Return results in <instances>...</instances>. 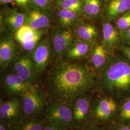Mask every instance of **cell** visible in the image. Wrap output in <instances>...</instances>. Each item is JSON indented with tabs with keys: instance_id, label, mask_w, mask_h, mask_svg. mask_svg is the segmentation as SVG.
<instances>
[{
	"instance_id": "7a4b0ae2",
	"label": "cell",
	"mask_w": 130,
	"mask_h": 130,
	"mask_svg": "<svg viewBox=\"0 0 130 130\" xmlns=\"http://www.w3.org/2000/svg\"><path fill=\"white\" fill-rule=\"evenodd\" d=\"M95 92L118 102L130 98V61L122 55L112 56L96 80Z\"/></svg>"
},
{
	"instance_id": "ba28073f",
	"label": "cell",
	"mask_w": 130,
	"mask_h": 130,
	"mask_svg": "<svg viewBox=\"0 0 130 130\" xmlns=\"http://www.w3.org/2000/svg\"><path fill=\"white\" fill-rule=\"evenodd\" d=\"M75 39L74 31L70 28H61L55 30L51 37L53 57L60 60L65 56Z\"/></svg>"
},
{
	"instance_id": "4dcf8cb0",
	"label": "cell",
	"mask_w": 130,
	"mask_h": 130,
	"mask_svg": "<svg viewBox=\"0 0 130 130\" xmlns=\"http://www.w3.org/2000/svg\"><path fill=\"white\" fill-rule=\"evenodd\" d=\"M118 49L121 52L123 56L130 61V46L120 45Z\"/></svg>"
},
{
	"instance_id": "277c9868",
	"label": "cell",
	"mask_w": 130,
	"mask_h": 130,
	"mask_svg": "<svg viewBox=\"0 0 130 130\" xmlns=\"http://www.w3.org/2000/svg\"><path fill=\"white\" fill-rule=\"evenodd\" d=\"M94 95L93 92L85 93L70 103L73 115L71 127L82 130L90 125V112Z\"/></svg>"
},
{
	"instance_id": "f1b7e54d",
	"label": "cell",
	"mask_w": 130,
	"mask_h": 130,
	"mask_svg": "<svg viewBox=\"0 0 130 130\" xmlns=\"http://www.w3.org/2000/svg\"><path fill=\"white\" fill-rule=\"evenodd\" d=\"M107 127L110 130H130V124L113 122Z\"/></svg>"
},
{
	"instance_id": "d6a6232c",
	"label": "cell",
	"mask_w": 130,
	"mask_h": 130,
	"mask_svg": "<svg viewBox=\"0 0 130 130\" xmlns=\"http://www.w3.org/2000/svg\"><path fill=\"white\" fill-rule=\"evenodd\" d=\"M82 130H110L107 127L99 126L90 125Z\"/></svg>"
},
{
	"instance_id": "9c48e42d",
	"label": "cell",
	"mask_w": 130,
	"mask_h": 130,
	"mask_svg": "<svg viewBox=\"0 0 130 130\" xmlns=\"http://www.w3.org/2000/svg\"><path fill=\"white\" fill-rule=\"evenodd\" d=\"M11 65L14 73L28 84L35 85L38 74L29 53L17 55Z\"/></svg>"
},
{
	"instance_id": "e575fe53",
	"label": "cell",
	"mask_w": 130,
	"mask_h": 130,
	"mask_svg": "<svg viewBox=\"0 0 130 130\" xmlns=\"http://www.w3.org/2000/svg\"><path fill=\"white\" fill-rule=\"evenodd\" d=\"M14 0H0L1 4H7L9 3H11Z\"/></svg>"
},
{
	"instance_id": "9a60e30c",
	"label": "cell",
	"mask_w": 130,
	"mask_h": 130,
	"mask_svg": "<svg viewBox=\"0 0 130 130\" xmlns=\"http://www.w3.org/2000/svg\"><path fill=\"white\" fill-rule=\"evenodd\" d=\"M17 56V47L14 39L9 35L5 36L0 42L1 68H6L11 64Z\"/></svg>"
},
{
	"instance_id": "484cf974",
	"label": "cell",
	"mask_w": 130,
	"mask_h": 130,
	"mask_svg": "<svg viewBox=\"0 0 130 130\" xmlns=\"http://www.w3.org/2000/svg\"><path fill=\"white\" fill-rule=\"evenodd\" d=\"M112 22L120 32L128 30L130 28V10L121 14Z\"/></svg>"
},
{
	"instance_id": "5b68a950",
	"label": "cell",
	"mask_w": 130,
	"mask_h": 130,
	"mask_svg": "<svg viewBox=\"0 0 130 130\" xmlns=\"http://www.w3.org/2000/svg\"><path fill=\"white\" fill-rule=\"evenodd\" d=\"M20 96L25 117H38L46 111L48 104L46 96L36 85Z\"/></svg>"
},
{
	"instance_id": "e0dca14e",
	"label": "cell",
	"mask_w": 130,
	"mask_h": 130,
	"mask_svg": "<svg viewBox=\"0 0 130 130\" xmlns=\"http://www.w3.org/2000/svg\"><path fill=\"white\" fill-rule=\"evenodd\" d=\"M1 19L6 29L10 32L14 33L19 28L25 24V14L9 7L4 9Z\"/></svg>"
},
{
	"instance_id": "4fadbf2b",
	"label": "cell",
	"mask_w": 130,
	"mask_h": 130,
	"mask_svg": "<svg viewBox=\"0 0 130 130\" xmlns=\"http://www.w3.org/2000/svg\"><path fill=\"white\" fill-rule=\"evenodd\" d=\"M77 40L85 42L93 45L98 40L99 31L96 27L89 22L79 21L74 30Z\"/></svg>"
},
{
	"instance_id": "1f68e13d",
	"label": "cell",
	"mask_w": 130,
	"mask_h": 130,
	"mask_svg": "<svg viewBox=\"0 0 130 130\" xmlns=\"http://www.w3.org/2000/svg\"><path fill=\"white\" fill-rule=\"evenodd\" d=\"M0 130H13V127L5 121L0 119Z\"/></svg>"
},
{
	"instance_id": "ffe728a7",
	"label": "cell",
	"mask_w": 130,
	"mask_h": 130,
	"mask_svg": "<svg viewBox=\"0 0 130 130\" xmlns=\"http://www.w3.org/2000/svg\"><path fill=\"white\" fill-rule=\"evenodd\" d=\"M42 30H39L33 29L27 25L24 24L14 33V39L20 45H22L32 41Z\"/></svg>"
},
{
	"instance_id": "ac0fdd59",
	"label": "cell",
	"mask_w": 130,
	"mask_h": 130,
	"mask_svg": "<svg viewBox=\"0 0 130 130\" xmlns=\"http://www.w3.org/2000/svg\"><path fill=\"white\" fill-rule=\"evenodd\" d=\"M130 10V0H108L104 8L106 19L113 21Z\"/></svg>"
},
{
	"instance_id": "5bb4252c",
	"label": "cell",
	"mask_w": 130,
	"mask_h": 130,
	"mask_svg": "<svg viewBox=\"0 0 130 130\" xmlns=\"http://www.w3.org/2000/svg\"><path fill=\"white\" fill-rule=\"evenodd\" d=\"M25 24L36 30H44L51 23V17L48 12L32 7L25 13Z\"/></svg>"
},
{
	"instance_id": "cb8c5ba5",
	"label": "cell",
	"mask_w": 130,
	"mask_h": 130,
	"mask_svg": "<svg viewBox=\"0 0 130 130\" xmlns=\"http://www.w3.org/2000/svg\"><path fill=\"white\" fill-rule=\"evenodd\" d=\"M114 122L130 124V98L120 101Z\"/></svg>"
},
{
	"instance_id": "3957f363",
	"label": "cell",
	"mask_w": 130,
	"mask_h": 130,
	"mask_svg": "<svg viewBox=\"0 0 130 130\" xmlns=\"http://www.w3.org/2000/svg\"><path fill=\"white\" fill-rule=\"evenodd\" d=\"M119 102L113 98L101 93L94 94L90 112V125L107 127L113 123Z\"/></svg>"
},
{
	"instance_id": "836d02e7",
	"label": "cell",
	"mask_w": 130,
	"mask_h": 130,
	"mask_svg": "<svg viewBox=\"0 0 130 130\" xmlns=\"http://www.w3.org/2000/svg\"><path fill=\"white\" fill-rule=\"evenodd\" d=\"M16 4L20 6H25L27 5L31 0H14Z\"/></svg>"
},
{
	"instance_id": "30bf717a",
	"label": "cell",
	"mask_w": 130,
	"mask_h": 130,
	"mask_svg": "<svg viewBox=\"0 0 130 130\" xmlns=\"http://www.w3.org/2000/svg\"><path fill=\"white\" fill-rule=\"evenodd\" d=\"M29 54L38 74H41L46 69L52 56L51 42L48 38L40 41Z\"/></svg>"
},
{
	"instance_id": "7c38bea8",
	"label": "cell",
	"mask_w": 130,
	"mask_h": 130,
	"mask_svg": "<svg viewBox=\"0 0 130 130\" xmlns=\"http://www.w3.org/2000/svg\"><path fill=\"white\" fill-rule=\"evenodd\" d=\"M2 85L5 92L11 95H20L32 85L28 84L15 73L4 75L2 79Z\"/></svg>"
},
{
	"instance_id": "6da1fadb",
	"label": "cell",
	"mask_w": 130,
	"mask_h": 130,
	"mask_svg": "<svg viewBox=\"0 0 130 130\" xmlns=\"http://www.w3.org/2000/svg\"><path fill=\"white\" fill-rule=\"evenodd\" d=\"M96 84L86 65L58 60L48 74L47 89L52 100L70 103L82 94L95 92Z\"/></svg>"
},
{
	"instance_id": "603a6c76",
	"label": "cell",
	"mask_w": 130,
	"mask_h": 130,
	"mask_svg": "<svg viewBox=\"0 0 130 130\" xmlns=\"http://www.w3.org/2000/svg\"><path fill=\"white\" fill-rule=\"evenodd\" d=\"M45 123L37 117H24L19 123L13 127V130H43Z\"/></svg>"
},
{
	"instance_id": "83f0119b",
	"label": "cell",
	"mask_w": 130,
	"mask_h": 130,
	"mask_svg": "<svg viewBox=\"0 0 130 130\" xmlns=\"http://www.w3.org/2000/svg\"><path fill=\"white\" fill-rule=\"evenodd\" d=\"M121 45L130 46V28L128 30L120 32Z\"/></svg>"
},
{
	"instance_id": "52a82bcc",
	"label": "cell",
	"mask_w": 130,
	"mask_h": 130,
	"mask_svg": "<svg viewBox=\"0 0 130 130\" xmlns=\"http://www.w3.org/2000/svg\"><path fill=\"white\" fill-rule=\"evenodd\" d=\"M114 52L107 48L102 40L98 41L93 45L88 55V64L86 66L96 81L114 55Z\"/></svg>"
},
{
	"instance_id": "8992f818",
	"label": "cell",
	"mask_w": 130,
	"mask_h": 130,
	"mask_svg": "<svg viewBox=\"0 0 130 130\" xmlns=\"http://www.w3.org/2000/svg\"><path fill=\"white\" fill-rule=\"evenodd\" d=\"M44 114L43 121L45 124H55L67 128L72 126L73 115L70 103L51 100Z\"/></svg>"
},
{
	"instance_id": "d590c367",
	"label": "cell",
	"mask_w": 130,
	"mask_h": 130,
	"mask_svg": "<svg viewBox=\"0 0 130 130\" xmlns=\"http://www.w3.org/2000/svg\"><path fill=\"white\" fill-rule=\"evenodd\" d=\"M62 1V0H56V1Z\"/></svg>"
},
{
	"instance_id": "2e32d148",
	"label": "cell",
	"mask_w": 130,
	"mask_h": 130,
	"mask_svg": "<svg viewBox=\"0 0 130 130\" xmlns=\"http://www.w3.org/2000/svg\"><path fill=\"white\" fill-rule=\"evenodd\" d=\"M103 43L112 51L118 49L121 45L120 32L113 23L105 20L102 25Z\"/></svg>"
},
{
	"instance_id": "8fae6325",
	"label": "cell",
	"mask_w": 130,
	"mask_h": 130,
	"mask_svg": "<svg viewBox=\"0 0 130 130\" xmlns=\"http://www.w3.org/2000/svg\"><path fill=\"white\" fill-rule=\"evenodd\" d=\"M25 117L21 102L16 98L7 101L1 100L0 119L14 127L17 125Z\"/></svg>"
},
{
	"instance_id": "44dd1931",
	"label": "cell",
	"mask_w": 130,
	"mask_h": 130,
	"mask_svg": "<svg viewBox=\"0 0 130 130\" xmlns=\"http://www.w3.org/2000/svg\"><path fill=\"white\" fill-rule=\"evenodd\" d=\"M79 15L73 11L60 8L57 13V19L61 28H70L78 23Z\"/></svg>"
},
{
	"instance_id": "d6986e66",
	"label": "cell",
	"mask_w": 130,
	"mask_h": 130,
	"mask_svg": "<svg viewBox=\"0 0 130 130\" xmlns=\"http://www.w3.org/2000/svg\"><path fill=\"white\" fill-rule=\"evenodd\" d=\"M93 45L75 39L65 56L71 59H80L88 56Z\"/></svg>"
},
{
	"instance_id": "7402d4cb",
	"label": "cell",
	"mask_w": 130,
	"mask_h": 130,
	"mask_svg": "<svg viewBox=\"0 0 130 130\" xmlns=\"http://www.w3.org/2000/svg\"><path fill=\"white\" fill-rule=\"evenodd\" d=\"M83 14L87 19H92L98 17L102 9V0H83Z\"/></svg>"
},
{
	"instance_id": "d4e9b609",
	"label": "cell",
	"mask_w": 130,
	"mask_h": 130,
	"mask_svg": "<svg viewBox=\"0 0 130 130\" xmlns=\"http://www.w3.org/2000/svg\"><path fill=\"white\" fill-rule=\"evenodd\" d=\"M57 5L60 8L69 10L79 14H83V0H62L57 1Z\"/></svg>"
},
{
	"instance_id": "f546056e",
	"label": "cell",
	"mask_w": 130,
	"mask_h": 130,
	"mask_svg": "<svg viewBox=\"0 0 130 130\" xmlns=\"http://www.w3.org/2000/svg\"><path fill=\"white\" fill-rule=\"evenodd\" d=\"M67 127L55 124H46L43 130H67Z\"/></svg>"
},
{
	"instance_id": "4316f807",
	"label": "cell",
	"mask_w": 130,
	"mask_h": 130,
	"mask_svg": "<svg viewBox=\"0 0 130 130\" xmlns=\"http://www.w3.org/2000/svg\"><path fill=\"white\" fill-rule=\"evenodd\" d=\"M52 0H31L33 7L38 9L47 11L51 4Z\"/></svg>"
}]
</instances>
